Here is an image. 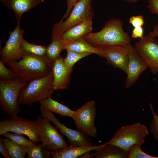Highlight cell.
Here are the masks:
<instances>
[{"instance_id":"9a60e30c","label":"cell","mask_w":158,"mask_h":158,"mask_svg":"<svg viewBox=\"0 0 158 158\" xmlns=\"http://www.w3.org/2000/svg\"><path fill=\"white\" fill-rule=\"evenodd\" d=\"M72 71L66 68L64 58L61 56L54 62L51 72L53 77V88L54 90L68 88Z\"/></svg>"},{"instance_id":"83f0119b","label":"cell","mask_w":158,"mask_h":158,"mask_svg":"<svg viewBox=\"0 0 158 158\" xmlns=\"http://www.w3.org/2000/svg\"><path fill=\"white\" fill-rule=\"evenodd\" d=\"M140 146L135 144L131 147L128 150V158H158V157L146 154L142 150Z\"/></svg>"},{"instance_id":"5bb4252c","label":"cell","mask_w":158,"mask_h":158,"mask_svg":"<svg viewBox=\"0 0 158 158\" xmlns=\"http://www.w3.org/2000/svg\"><path fill=\"white\" fill-rule=\"evenodd\" d=\"M103 50V58L106 59L107 64L119 68L127 73L129 61L127 47L115 46Z\"/></svg>"},{"instance_id":"3957f363","label":"cell","mask_w":158,"mask_h":158,"mask_svg":"<svg viewBox=\"0 0 158 158\" xmlns=\"http://www.w3.org/2000/svg\"><path fill=\"white\" fill-rule=\"evenodd\" d=\"M52 72L48 75L28 81L21 88L18 98L20 104L28 105L40 102L50 97L54 90Z\"/></svg>"},{"instance_id":"d6986e66","label":"cell","mask_w":158,"mask_h":158,"mask_svg":"<svg viewBox=\"0 0 158 158\" xmlns=\"http://www.w3.org/2000/svg\"><path fill=\"white\" fill-rule=\"evenodd\" d=\"M102 149L92 154L87 152L79 158H128V151H126L116 145L105 143Z\"/></svg>"},{"instance_id":"836d02e7","label":"cell","mask_w":158,"mask_h":158,"mask_svg":"<svg viewBox=\"0 0 158 158\" xmlns=\"http://www.w3.org/2000/svg\"><path fill=\"white\" fill-rule=\"evenodd\" d=\"M144 30L142 27L134 28L131 35V37L133 38H139L141 39L144 36Z\"/></svg>"},{"instance_id":"277c9868","label":"cell","mask_w":158,"mask_h":158,"mask_svg":"<svg viewBox=\"0 0 158 158\" xmlns=\"http://www.w3.org/2000/svg\"><path fill=\"white\" fill-rule=\"evenodd\" d=\"M148 133V130L144 125L136 123L122 126L107 143L128 151L130 147L134 145H142Z\"/></svg>"},{"instance_id":"e575fe53","label":"cell","mask_w":158,"mask_h":158,"mask_svg":"<svg viewBox=\"0 0 158 158\" xmlns=\"http://www.w3.org/2000/svg\"><path fill=\"white\" fill-rule=\"evenodd\" d=\"M0 153L5 158H12L9 154L2 138H0Z\"/></svg>"},{"instance_id":"ac0fdd59","label":"cell","mask_w":158,"mask_h":158,"mask_svg":"<svg viewBox=\"0 0 158 158\" xmlns=\"http://www.w3.org/2000/svg\"><path fill=\"white\" fill-rule=\"evenodd\" d=\"M106 144L88 147H80L70 145L63 149L51 152L53 158H76L92 150L97 151L102 148Z\"/></svg>"},{"instance_id":"8992f818","label":"cell","mask_w":158,"mask_h":158,"mask_svg":"<svg viewBox=\"0 0 158 158\" xmlns=\"http://www.w3.org/2000/svg\"><path fill=\"white\" fill-rule=\"evenodd\" d=\"M8 132L25 135L35 144L41 141L38 125L36 120L23 118L18 115L5 118L0 121V135Z\"/></svg>"},{"instance_id":"1f68e13d","label":"cell","mask_w":158,"mask_h":158,"mask_svg":"<svg viewBox=\"0 0 158 158\" xmlns=\"http://www.w3.org/2000/svg\"><path fill=\"white\" fill-rule=\"evenodd\" d=\"M79 0H66L67 10L61 21H63L66 19L70 14L73 8Z\"/></svg>"},{"instance_id":"52a82bcc","label":"cell","mask_w":158,"mask_h":158,"mask_svg":"<svg viewBox=\"0 0 158 158\" xmlns=\"http://www.w3.org/2000/svg\"><path fill=\"white\" fill-rule=\"evenodd\" d=\"M94 12L92 0H79L73 8L64 21L56 23L53 26L52 38H59L67 29L86 19L92 18Z\"/></svg>"},{"instance_id":"4fadbf2b","label":"cell","mask_w":158,"mask_h":158,"mask_svg":"<svg viewBox=\"0 0 158 158\" xmlns=\"http://www.w3.org/2000/svg\"><path fill=\"white\" fill-rule=\"evenodd\" d=\"M129 61L125 87H130L138 80L141 74L148 68L137 53L134 47L130 44L127 46Z\"/></svg>"},{"instance_id":"7c38bea8","label":"cell","mask_w":158,"mask_h":158,"mask_svg":"<svg viewBox=\"0 0 158 158\" xmlns=\"http://www.w3.org/2000/svg\"><path fill=\"white\" fill-rule=\"evenodd\" d=\"M20 22L17 23L16 27L13 31H10L8 38L0 50V61L4 64L19 60L24 54L21 45L24 39V30L20 28Z\"/></svg>"},{"instance_id":"f1b7e54d","label":"cell","mask_w":158,"mask_h":158,"mask_svg":"<svg viewBox=\"0 0 158 158\" xmlns=\"http://www.w3.org/2000/svg\"><path fill=\"white\" fill-rule=\"evenodd\" d=\"M150 107L152 115L150 124V131L158 143V115L154 111L152 104H150Z\"/></svg>"},{"instance_id":"44dd1931","label":"cell","mask_w":158,"mask_h":158,"mask_svg":"<svg viewBox=\"0 0 158 158\" xmlns=\"http://www.w3.org/2000/svg\"><path fill=\"white\" fill-rule=\"evenodd\" d=\"M40 107L45 109L61 116L73 118L75 111L53 99L51 97L40 102Z\"/></svg>"},{"instance_id":"4316f807","label":"cell","mask_w":158,"mask_h":158,"mask_svg":"<svg viewBox=\"0 0 158 158\" xmlns=\"http://www.w3.org/2000/svg\"><path fill=\"white\" fill-rule=\"evenodd\" d=\"M24 135L11 132H8L2 135L8 138L14 143L21 146L26 147L32 145L34 143L27 139Z\"/></svg>"},{"instance_id":"8d00e7d4","label":"cell","mask_w":158,"mask_h":158,"mask_svg":"<svg viewBox=\"0 0 158 158\" xmlns=\"http://www.w3.org/2000/svg\"><path fill=\"white\" fill-rule=\"evenodd\" d=\"M128 2H137L140 0H122Z\"/></svg>"},{"instance_id":"f546056e","label":"cell","mask_w":158,"mask_h":158,"mask_svg":"<svg viewBox=\"0 0 158 158\" xmlns=\"http://www.w3.org/2000/svg\"><path fill=\"white\" fill-rule=\"evenodd\" d=\"M16 78L13 71L6 68L0 60V80H9Z\"/></svg>"},{"instance_id":"ba28073f","label":"cell","mask_w":158,"mask_h":158,"mask_svg":"<svg viewBox=\"0 0 158 158\" xmlns=\"http://www.w3.org/2000/svg\"><path fill=\"white\" fill-rule=\"evenodd\" d=\"M38 125L41 141L44 148L49 152L58 150L68 146L58 129L52 126L48 119L38 116L36 119Z\"/></svg>"},{"instance_id":"2e32d148","label":"cell","mask_w":158,"mask_h":158,"mask_svg":"<svg viewBox=\"0 0 158 158\" xmlns=\"http://www.w3.org/2000/svg\"><path fill=\"white\" fill-rule=\"evenodd\" d=\"M92 18L82 21L70 27L59 37L64 42L83 39L92 29Z\"/></svg>"},{"instance_id":"d590c367","label":"cell","mask_w":158,"mask_h":158,"mask_svg":"<svg viewBox=\"0 0 158 158\" xmlns=\"http://www.w3.org/2000/svg\"><path fill=\"white\" fill-rule=\"evenodd\" d=\"M149 35L158 38V24L155 25L153 28L152 30L149 32Z\"/></svg>"},{"instance_id":"9c48e42d","label":"cell","mask_w":158,"mask_h":158,"mask_svg":"<svg viewBox=\"0 0 158 158\" xmlns=\"http://www.w3.org/2000/svg\"><path fill=\"white\" fill-rule=\"evenodd\" d=\"M96 113L94 100L85 103L75 111L72 118L77 129L87 135L95 137L97 134L95 121Z\"/></svg>"},{"instance_id":"ffe728a7","label":"cell","mask_w":158,"mask_h":158,"mask_svg":"<svg viewBox=\"0 0 158 158\" xmlns=\"http://www.w3.org/2000/svg\"><path fill=\"white\" fill-rule=\"evenodd\" d=\"M64 49L80 53L95 54L103 58V50L93 46L84 39L65 42Z\"/></svg>"},{"instance_id":"7a4b0ae2","label":"cell","mask_w":158,"mask_h":158,"mask_svg":"<svg viewBox=\"0 0 158 158\" xmlns=\"http://www.w3.org/2000/svg\"><path fill=\"white\" fill-rule=\"evenodd\" d=\"M54 63L46 56L24 53L19 60L6 64L13 71L16 78L27 82L31 79L48 75L52 71Z\"/></svg>"},{"instance_id":"cb8c5ba5","label":"cell","mask_w":158,"mask_h":158,"mask_svg":"<svg viewBox=\"0 0 158 158\" xmlns=\"http://www.w3.org/2000/svg\"><path fill=\"white\" fill-rule=\"evenodd\" d=\"M7 151L12 158H24L26 153V147L17 145L6 138L2 139Z\"/></svg>"},{"instance_id":"30bf717a","label":"cell","mask_w":158,"mask_h":158,"mask_svg":"<svg viewBox=\"0 0 158 158\" xmlns=\"http://www.w3.org/2000/svg\"><path fill=\"white\" fill-rule=\"evenodd\" d=\"M139 56L154 74L158 73V40L148 34L140 39L134 47Z\"/></svg>"},{"instance_id":"5b68a950","label":"cell","mask_w":158,"mask_h":158,"mask_svg":"<svg viewBox=\"0 0 158 158\" xmlns=\"http://www.w3.org/2000/svg\"><path fill=\"white\" fill-rule=\"evenodd\" d=\"M17 78L9 80H0V104L7 115H18L20 109L18 98L22 87L26 83Z\"/></svg>"},{"instance_id":"484cf974","label":"cell","mask_w":158,"mask_h":158,"mask_svg":"<svg viewBox=\"0 0 158 158\" xmlns=\"http://www.w3.org/2000/svg\"><path fill=\"white\" fill-rule=\"evenodd\" d=\"M67 55L64 59V63L66 68L72 70L73 66L78 61L90 54L88 53H80L70 50H66Z\"/></svg>"},{"instance_id":"8fae6325","label":"cell","mask_w":158,"mask_h":158,"mask_svg":"<svg viewBox=\"0 0 158 158\" xmlns=\"http://www.w3.org/2000/svg\"><path fill=\"white\" fill-rule=\"evenodd\" d=\"M40 111L41 116L49 119L54 125L61 133L67 138L70 145L80 147L93 145L88 136L81 130L68 128L59 121L54 113L49 111L40 107Z\"/></svg>"},{"instance_id":"d4e9b609","label":"cell","mask_w":158,"mask_h":158,"mask_svg":"<svg viewBox=\"0 0 158 158\" xmlns=\"http://www.w3.org/2000/svg\"><path fill=\"white\" fill-rule=\"evenodd\" d=\"M28 158H50V152L46 150L41 144L32 145L26 147Z\"/></svg>"},{"instance_id":"6da1fadb","label":"cell","mask_w":158,"mask_h":158,"mask_svg":"<svg viewBox=\"0 0 158 158\" xmlns=\"http://www.w3.org/2000/svg\"><path fill=\"white\" fill-rule=\"evenodd\" d=\"M122 20L117 18L108 20L99 31L91 32L84 38L93 46L103 49L117 46L127 47L130 44V36L123 30Z\"/></svg>"},{"instance_id":"e0dca14e","label":"cell","mask_w":158,"mask_h":158,"mask_svg":"<svg viewBox=\"0 0 158 158\" xmlns=\"http://www.w3.org/2000/svg\"><path fill=\"white\" fill-rule=\"evenodd\" d=\"M0 1L4 5L13 11L17 23L20 22L24 13L43 2L44 0H0Z\"/></svg>"},{"instance_id":"d6a6232c","label":"cell","mask_w":158,"mask_h":158,"mask_svg":"<svg viewBox=\"0 0 158 158\" xmlns=\"http://www.w3.org/2000/svg\"><path fill=\"white\" fill-rule=\"evenodd\" d=\"M148 8L152 13L158 14V0H148Z\"/></svg>"},{"instance_id":"603a6c76","label":"cell","mask_w":158,"mask_h":158,"mask_svg":"<svg viewBox=\"0 0 158 158\" xmlns=\"http://www.w3.org/2000/svg\"><path fill=\"white\" fill-rule=\"evenodd\" d=\"M21 47L22 51L24 53L43 56H45L47 46L31 43L23 39Z\"/></svg>"},{"instance_id":"7402d4cb","label":"cell","mask_w":158,"mask_h":158,"mask_svg":"<svg viewBox=\"0 0 158 158\" xmlns=\"http://www.w3.org/2000/svg\"><path fill=\"white\" fill-rule=\"evenodd\" d=\"M65 42L59 38H52L51 43L47 46L45 56L54 63L60 57L61 52L64 50Z\"/></svg>"},{"instance_id":"4dcf8cb0","label":"cell","mask_w":158,"mask_h":158,"mask_svg":"<svg viewBox=\"0 0 158 158\" xmlns=\"http://www.w3.org/2000/svg\"><path fill=\"white\" fill-rule=\"evenodd\" d=\"M129 23L133 28L142 27L145 24L144 19L142 15L133 16L129 18Z\"/></svg>"}]
</instances>
